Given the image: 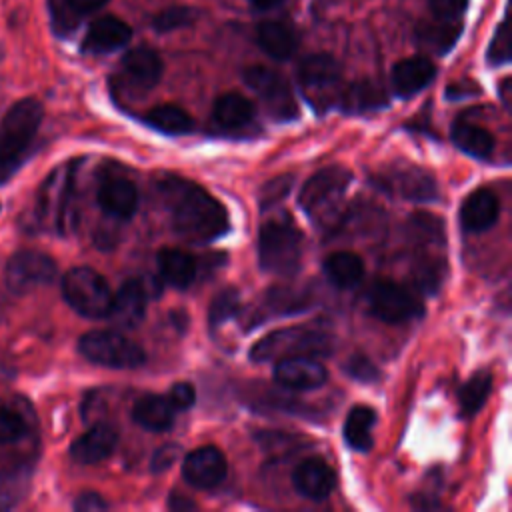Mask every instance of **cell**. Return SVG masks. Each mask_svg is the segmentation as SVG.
Masks as SVG:
<instances>
[{
	"instance_id": "obj_1",
	"label": "cell",
	"mask_w": 512,
	"mask_h": 512,
	"mask_svg": "<svg viewBox=\"0 0 512 512\" xmlns=\"http://www.w3.org/2000/svg\"><path fill=\"white\" fill-rule=\"evenodd\" d=\"M158 196L174 232L184 240L206 244L228 232L224 206L202 186L182 176H164L158 182Z\"/></svg>"
},
{
	"instance_id": "obj_2",
	"label": "cell",
	"mask_w": 512,
	"mask_h": 512,
	"mask_svg": "<svg viewBox=\"0 0 512 512\" xmlns=\"http://www.w3.org/2000/svg\"><path fill=\"white\" fill-rule=\"evenodd\" d=\"M42 116V104L36 98H22L0 120V182H6L22 166Z\"/></svg>"
},
{
	"instance_id": "obj_3",
	"label": "cell",
	"mask_w": 512,
	"mask_h": 512,
	"mask_svg": "<svg viewBox=\"0 0 512 512\" xmlns=\"http://www.w3.org/2000/svg\"><path fill=\"white\" fill-rule=\"evenodd\" d=\"M260 268L274 276H292L302 262V232L290 216H276L258 232Z\"/></svg>"
},
{
	"instance_id": "obj_4",
	"label": "cell",
	"mask_w": 512,
	"mask_h": 512,
	"mask_svg": "<svg viewBox=\"0 0 512 512\" xmlns=\"http://www.w3.org/2000/svg\"><path fill=\"white\" fill-rule=\"evenodd\" d=\"M332 350V340L328 334L320 330H310L304 326H292V328H280L264 338H260L252 350L250 358L256 362H278L282 358H294V356H326Z\"/></svg>"
},
{
	"instance_id": "obj_5",
	"label": "cell",
	"mask_w": 512,
	"mask_h": 512,
	"mask_svg": "<svg viewBox=\"0 0 512 512\" xmlns=\"http://www.w3.org/2000/svg\"><path fill=\"white\" fill-rule=\"evenodd\" d=\"M352 182V172L344 166H328L306 180L298 202L302 210L316 222H328L336 216L344 192Z\"/></svg>"
},
{
	"instance_id": "obj_6",
	"label": "cell",
	"mask_w": 512,
	"mask_h": 512,
	"mask_svg": "<svg viewBox=\"0 0 512 512\" xmlns=\"http://www.w3.org/2000/svg\"><path fill=\"white\" fill-rule=\"evenodd\" d=\"M62 296L74 312L92 320L106 318L112 304L106 278L90 266H76L64 274Z\"/></svg>"
},
{
	"instance_id": "obj_7",
	"label": "cell",
	"mask_w": 512,
	"mask_h": 512,
	"mask_svg": "<svg viewBox=\"0 0 512 512\" xmlns=\"http://www.w3.org/2000/svg\"><path fill=\"white\" fill-rule=\"evenodd\" d=\"M78 350L86 360L116 370H134L146 362L144 348L116 330L86 332Z\"/></svg>"
},
{
	"instance_id": "obj_8",
	"label": "cell",
	"mask_w": 512,
	"mask_h": 512,
	"mask_svg": "<svg viewBox=\"0 0 512 512\" xmlns=\"http://www.w3.org/2000/svg\"><path fill=\"white\" fill-rule=\"evenodd\" d=\"M366 304L368 312L386 324L410 322L424 314L420 298L392 280H376L366 294Z\"/></svg>"
},
{
	"instance_id": "obj_9",
	"label": "cell",
	"mask_w": 512,
	"mask_h": 512,
	"mask_svg": "<svg viewBox=\"0 0 512 512\" xmlns=\"http://www.w3.org/2000/svg\"><path fill=\"white\" fill-rule=\"evenodd\" d=\"M340 78V64L330 54H310L298 64V82L318 110L338 100Z\"/></svg>"
},
{
	"instance_id": "obj_10",
	"label": "cell",
	"mask_w": 512,
	"mask_h": 512,
	"mask_svg": "<svg viewBox=\"0 0 512 512\" xmlns=\"http://www.w3.org/2000/svg\"><path fill=\"white\" fill-rule=\"evenodd\" d=\"M244 82L262 100L266 110L276 120H294L298 116V104L294 92L286 78L268 66H248L244 72Z\"/></svg>"
},
{
	"instance_id": "obj_11",
	"label": "cell",
	"mask_w": 512,
	"mask_h": 512,
	"mask_svg": "<svg viewBox=\"0 0 512 512\" xmlns=\"http://www.w3.org/2000/svg\"><path fill=\"white\" fill-rule=\"evenodd\" d=\"M56 262L38 250H20L6 264V284L12 292L24 294L56 278Z\"/></svg>"
},
{
	"instance_id": "obj_12",
	"label": "cell",
	"mask_w": 512,
	"mask_h": 512,
	"mask_svg": "<svg viewBox=\"0 0 512 512\" xmlns=\"http://www.w3.org/2000/svg\"><path fill=\"white\" fill-rule=\"evenodd\" d=\"M376 182L382 188L414 202H430L438 196L434 176L418 166L396 164L392 168H386L380 176H376Z\"/></svg>"
},
{
	"instance_id": "obj_13",
	"label": "cell",
	"mask_w": 512,
	"mask_h": 512,
	"mask_svg": "<svg viewBox=\"0 0 512 512\" xmlns=\"http://www.w3.org/2000/svg\"><path fill=\"white\" fill-rule=\"evenodd\" d=\"M226 458L216 446H200L192 450L182 462V476L194 488H214L226 476Z\"/></svg>"
},
{
	"instance_id": "obj_14",
	"label": "cell",
	"mask_w": 512,
	"mask_h": 512,
	"mask_svg": "<svg viewBox=\"0 0 512 512\" xmlns=\"http://www.w3.org/2000/svg\"><path fill=\"white\" fill-rule=\"evenodd\" d=\"M274 378L290 390H316L328 380V372L316 358L294 356L276 362Z\"/></svg>"
},
{
	"instance_id": "obj_15",
	"label": "cell",
	"mask_w": 512,
	"mask_h": 512,
	"mask_svg": "<svg viewBox=\"0 0 512 512\" xmlns=\"http://www.w3.org/2000/svg\"><path fill=\"white\" fill-rule=\"evenodd\" d=\"M146 304V286L136 278L126 280L118 292L112 294V304L106 318H110L120 328H136L146 316Z\"/></svg>"
},
{
	"instance_id": "obj_16",
	"label": "cell",
	"mask_w": 512,
	"mask_h": 512,
	"mask_svg": "<svg viewBox=\"0 0 512 512\" xmlns=\"http://www.w3.org/2000/svg\"><path fill=\"white\" fill-rule=\"evenodd\" d=\"M120 74L128 86L146 92L158 84L162 76V60L152 48L138 46L124 54Z\"/></svg>"
},
{
	"instance_id": "obj_17",
	"label": "cell",
	"mask_w": 512,
	"mask_h": 512,
	"mask_svg": "<svg viewBox=\"0 0 512 512\" xmlns=\"http://www.w3.org/2000/svg\"><path fill=\"white\" fill-rule=\"evenodd\" d=\"M292 484L296 492L308 500H324L330 496L336 484L334 470L318 456L304 458L292 472Z\"/></svg>"
},
{
	"instance_id": "obj_18",
	"label": "cell",
	"mask_w": 512,
	"mask_h": 512,
	"mask_svg": "<svg viewBox=\"0 0 512 512\" xmlns=\"http://www.w3.org/2000/svg\"><path fill=\"white\" fill-rule=\"evenodd\" d=\"M70 196H72V172H66L64 168L54 172L40 190L42 202L38 206V212L46 220H50L52 226H56L60 232L66 226Z\"/></svg>"
},
{
	"instance_id": "obj_19",
	"label": "cell",
	"mask_w": 512,
	"mask_h": 512,
	"mask_svg": "<svg viewBox=\"0 0 512 512\" xmlns=\"http://www.w3.org/2000/svg\"><path fill=\"white\" fill-rule=\"evenodd\" d=\"M130 38L132 28L124 20L116 16H100L90 24L82 40V50L86 54H108L126 46Z\"/></svg>"
},
{
	"instance_id": "obj_20",
	"label": "cell",
	"mask_w": 512,
	"mask_h": 512,
	"mask_svg": "<svg viewBox=\"0 0 512 512\" xmlns=\"http://www.w3.org/2000/svg\"><path fill=\"white\" fill-rule=\"evenodd\" d=\"M116 442H118V432L110 424L100 422L72 442L70 456L78 464H86V466L98 464L114 452Z\"/></svg>"
},
{
	"instance_id": "obj_21",
	"label": "cell",
	"mask_w": 512,
	"mask_h": 512,
	"mask_svg": "<svg viewBox=\"0 0 512 512\" xmlns=\"http://www.w3.org/2000/svg\"><path fill=\"white\" fill-rule=\"evenodd\" d=\"M98 204L100 208L118 220H128L134 216L138 208V192L136 186L120 176L106 178L98 188Z\"/></svg>"
},
{
	"instance_id": "obj_22",
	"label": "cell",
	"mask_w": 512,
	"mask_h": 512,
	"mask_svg": "<svg viewBox=\"0 0 512 512\" xmlns=\"http://www.w3.org/2000/svg\"><path fill=\"white\" fill-rule=\"evenodd\" d=\"M498 216L500 202L486 188H478L468 194L460 206V224L466 232H484L496 224Z\"/></svg>"
},
{
	"instance_id": "obj_23",
	"label": "cell",
	"mask_w": 512,
	"mask_h": 512,
	"mask_svg": "<svg viewBox=\"0 0 512 512\" xmlns=\"http://www.w3.org/2000/svg\"><path fill=\"white\" fill-rule=\"evenodd\" d=\"M436 76V66L424 56L400 60L392 70V86L400 98H410L424 90Z\"/></svg>"
},
{
	"instance_id": "obj_24",
	"label": "cell",
	"mask_w": 512,
	"mask_h": 512,
	"mask_svg": "<svg viewBox=\"0 0 512 512\" xmlns=\"http://www.w3.org/2000/svg\"><path fill=\"white\" fill-rule=\"evenodd\" d=\"M258 46L274 60H288L298 48V32L282 20H264L256 28Z\"/></svg>"
},
{
	"instance_id": "obj_25",
	"label": "cell",
	"mask_w": 512,
	"mask_h": 512,
	"mask_svg": "<svg viewBox=\"0 0 512 512\" xmlns=\"http://www.w3.org/2000/svg\"><path fill=\"white\" fill-rule=\"evenodd\" d=\"M160 278L172 288L186 290L196 278V260L178 248H162L156 256Z\"/></svg>"
},
{
	"instance_id": "obj_26",
	"label": "cell",
	"mask_w": 512,
	"mask_h": 512,
	"mask_svg": "<svg viewBox=\"0 0 512 512\" xmlns=\"http://www.w3.org/2000/svg\"><path fill=\"white\" fill-rule=\"evenodd\" d=\"M338 104L346 114H360L384 108L388 104V98L380 84L372 80H358L340 90Z\"/></svg>"
},
{
	"instance_id": "obj_27",
	"label": "cell",
	"mask_w": 512,
	"mask_h": 512,
	"mask_svg": "<svg viewBox=\"0 0 512 512\" xmlns=\"http://www.w3.org/2000/svg\"><path fill=\"white\" fill-rule=\"evenodd\" d=\"M106 2L108 0H48L54 32L58 36H68L84 16L98 12Z\"/></svg>"
},
{
	"instance_id": "obj_28",
	"label": "cell",
	"mask_w": 512,
	"mask_h": 512,
	"mask_svg": "<svg viewBox=\"0 0 512 512\" xmlns=\"http://www.w3.org/2000/svg\"><path fill=\"white\" fill-rule=\"evenodd\" d=\"M132 418L150 432H164L174 422V408L166 396L144 394L132 406Z\"/></svg>"
},
{
	"instance_id": "obj_29",
	"label": "cell",
	"mask_w": 512,
	"mask_h": 512,
	"mask_svg": "<svg viewBox=\"0 0 512 512\" xmlns=\"http://www.w3.org/2000/svg\"><path fill=\"white\" fill-rule=\"evenodd\" d=\"M324 276L338 290L356 288L364 278V262L354 252H334L324 260Z\"/></svg>"
},
{
	"instance_id": "obj_30",
	"label": "cell",
	"mask_w": 512,
	"mask_h": 512,
	"mask_svg": "<svg viewBox=\"0 0 512 512\" xmlns=\"http://www.w3.org/2000/svg\"><path fill=\"white\" fill-rule=\"evenodd\" d=\"M460 34H462L460 20L432 18L430 22H422L416 28V42L434 54H444L456 44Z\"/></svg>"
},
{
	"instance_id": "obj_31",
	"label": "cell",
	"mask_w": 512,
	"mask_h": 512,
	"mask_svg": "<svg viewBox=\"0 0 512 512\" xmlns=\"http://www.w3.org/2000/svg\"><path fill=\"white\" fill-rule=\"evenodd\" d=\"M212 116L216 124L224 130H240L248 126L254 118V106L248 98L238 92H228L216 98Z\"/></svg>"
},
{
	"instance_id": "obj_32",
	"label": "cell",
	"mask_w": 512,
	"mask_h": 512,
	"mask_svg": "<svg viewBox=\"0 0 512 512\" xmlns=\"http://www.w3.org/2000/svg\"><path fill=\"white\" fill-rule=\"evenodd\" d=\"M452 142L472 158L486 160L494 150V136L480 124L458 120L452 126Z\"/></svg>"
},
{
	"instance_id": "obj_33",
	"label": "cell",
	"mask_w": 512,
	"mask_h": 512,
	"mask_svg": "<svg viewBox=\"0 0 512 512\" xmlns=\"http://www.w3.org/2000/svg\"><path fill=\"white\" fill-rule=\"evenodd\" d=\"M374 422H376V412L370 406H354L344 422V440L350 448L366 452L374 444Z\"/></svg>"
},
{
	"instance_id": "obj_34",
	"label": "cell",
	"mask_w": 512,
	"mask_h": 512,
	"mask_svg": "<svg viewBox=\"0 0 512 512\" xmlns=\"http://www.w3.org/2000/svg\"><path fill=\"white\" fill-rule=\"evenodd\" d=\"M492 390V374L488 370H480L472 374L458 392V404H460V416L472 418L486 402L488 394Z\"/></svg>"
},
{
	"instance_id": "obj_35",
	"label": "cell",
	"mask_w": 512,
	"mask_h": 512,
	"mask_svg": "<svg viewBox=\"0 0 512 512\" xmlns=\"http://www.w3.org/2000/svg\"><path fill=\"white\" fill-rule=\"evenodd\" d=\"M144 122L148 126H152L154 130H160L164 134H186L192 130L194 122L192 118L188 116V112L176 104H160V106H154Z\"/></svg>"
},
{
	"instance_id": "obj_36",
	"label": "cell",
	"mask_w": 512,
	"mask_h": 512,
	"mask_svg": "<svg viewBox=\"0 0 512 512\" xmlns=\"http://www.w3.org/2000/svg\"><path fill=\"white\" fill-rule=\"evenodd\" d=\"M240 292L236 288H224L220 290L208 308V326L214 330L218 326H222L224 322H228L232 316L238 314L240 310Z\"/></svg>"
},
{
	"instance_id": "obj_37",
	"label": "cell",
	"mask_w": 512,
	"mask_h": 512,
	"mask_svg": "<svg viewBox=\"0 0 512 512\" xmlns=\"http://www.w3.org/2000/svg\"><path fill=\"white\" fill-rule=\"evenodd\" d=\"M196 18V12L188 6H172L166 8L162 12H158L152 18V26L156 32H172L178 28H184L188 24H192Z\"/></svg>"
},
{
	"instance_id": "obj_38",
	"label": "cell",
	"mask_w": 512,
	"mask_h": 512,
	"mask_svg": "<svg viewBox=\"0 0 512 512\" xmlns=\"http://www.w3.org/2000/svg\"><path fill=\"white\" fill-rule=\"evenodd\" d=\"M486 58H488V64H492V66H502L506 62H510V32H508L506 20L500 22V26L496 28V32L488 44Z\"/></svg>"
},
{
	"instance_id": "obj_39",
	"label": "cell",
	"mask_w": 512,
	"mask_h": 512,
	"mask_svg": "<svg viewBox=\"0 0 512 512\" xmlns=\"http://www.w3.org/2000/svg\"><path fill=\"white\" fill-rule=\"evenodd\" d=\"M290 188H292V176H286V174H284V176H278V178L270 180V182L260 190V196H258L262 210H268L270 206H274V204H278L282 198H286L288 192H290Z\"/></svg>"
},
{
	"instance_id": "obj_40",
	"label": "cell",
	"mask_w": 512,
	"mask_h": 512,
	"mask_svg": "<svg viewBox=\"0 0 512 512\" xmlns=\"http://www.w3.org/2000/svg\"><path fill=\"white\" fill-rule=\"evenodd\" d=\"M24 436L22 418L6 406H0V444H12Z\"/></svg>"
},
{
	"instance_id": "obj_41",
	"label": "cell",
	"mask_w": 512,
	"mask_h": 512,
	"mask_svg": "<svg viewBox=\"0 0 512 512\" xmlns=\"http://www.w3.org/2000/svg\"><path fill=\"white\" fill-rule=\"evenodd\" d=\"M344 370H346V374L352 376L354 380H360V382H366V384L376 382V380L380 378L378 368H376L366 356H360V354H358V356H352V358L346 362Z\"/></svg>"
},
{
	"instance_id": "obj_42",
	"label": "cell",
	"mask_w": 512,
	"mask_h": 512,
	"mask_svg": "<svg viewBox=\"0 0 512 512\" xmlns=\"http://www.w3.org/2000/svg\"><path fill=\"white\" fill-rule=\"evenodd\" d=\"M432 18L442 20H460L466 12L468 0H428Z\"/></svg>"
},
{
	"instance_id": "obj_43",
	"label": "cell",
	"mask_w": 512,
	"mask_h": 512,
	"mask_svg": "<svg viewBox=\"0 0 512 512\" xmlns=\"http://www.w3.org/2000/svg\"><path fill=\"white\" fill-rule=\"evenodd\" d=\"M168 402L172 404L174 410H188L194 406L196 402V392H194V386L188 384V382H176L168 394H166Z\"/></svg>"
},
{
	"instance_id": "obj_44",
	"label": "cell",
	"mask_w": 512,
	"mask_h": 512,
	"mask_svg": "<svg viewBox=\"0 0 512 512\" xmlns=\"http://www.w3.org/2000/svg\"><path fill=\"white\" fill-rule=\"evenodd\" d=\"M178 454H180V446H178V444H164V446H160V448L154 452L152 462H150L152 472H164V470H168L172 464H176Z\"/></svg>"
},
{
	"instance_id": "obj_45",
	"label": "cell",
	"mask_w": 512,
	"mask_h": 512,
	"mask_svg": "<svg viewBox=\"0 0 512 512\" xmlns=\"http://www.w3.org/2000/svg\"><path fill=\"white\" fill-rule=\"evenodd\" d=\"M106 508H108V502L96 492H82L74 502V510L78 512H100Z\"/></svg>"
},
{
	"instance_id": "obj_46",
	"label": "cell",
	"mask_w": 512,
	"mask_h": 512,
	"mask_svg": "<svg viewBox=\"0 0 512 512\" xmlns=\"http://www.w3.org/2000/svg\"><path fill=\"white\" fill-rule=\"evenodd\" d=\"M168 506L174 508V510H192V508H196V504L192 500H188L186 496H182V494H172L170 500H168Z\"/></svg>"
},
{
	"instance_id": "obj_47",
	"label": "cell",
	"mask_w": 512,
	"mask_h": 512,
	"mask_svg": "<svg viewBox=\"0 0 512 512\" xmlns=\"http://www.w3.org/2000/svg\"><path fill=\"white\" fill-rule=\"evenodd\" d=\"M500 98L504 102V106H510V78H504L500 84Z\"/></svg>"
},
{
	"instance_id": "obj_48",
	"label": "cell",
	"mask_w": 512,
	"mask_h": 512,
	"mask_svg": "<svg viewBox=\"0 0 512 512\" xmlns=\"http://www.w3.org/2000/svg\"><path fill=\"white\" fill-rule=\"evenodd\" d=\"M280 2H284V0H250V4L258 10H270V8L278 6Z\"/></svg>"
},
{
	"instance_id": "obj_49",
	"label": "cell",
	"mask_w": 512,
	"mask_h": 512,
	"mask_svg": "<svg viewBox=\"0 0 512 512\" xmlns=\"http://www.w3.org/2000/svg\"><path fill=\"white\" fill-rule=\"evenodd\" d=\"M2 56H4V50H2V46H0V60H2Z\"/></svg>"
}]
</instances>
